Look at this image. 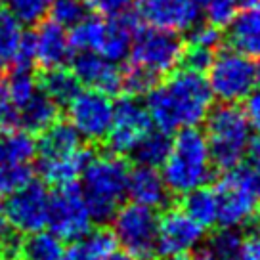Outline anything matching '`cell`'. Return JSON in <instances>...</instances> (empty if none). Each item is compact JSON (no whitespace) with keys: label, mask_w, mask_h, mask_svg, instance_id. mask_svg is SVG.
I'll list each match as a JSON object with an SVG mask.
<instances>
[{"label":"cell","mask_w":260,"mask_h":260,"mask_svg":"<svg viewBox=\"0 0 260 260\" xmlns=\"http://www.w3.org/2000/svg\"><path fill=\"white\" fill-rule=\"evenodd\" d=\"M212 57H214V50L184 42V48H182V54H180L178 59V67L180 69H186V71H193V73L203 75L209 69Z\"/></svg>","instance_id":"cell-35"},{"label":"cell","mask_w":260,"mask_h":260,"mask_svg":"<svg viewBox=\"0 0 260 260\" xmlns=\"http://www.w3.org/2000/svg\"><path fill=\"white\" fill-rule=\"evenodd\" d=\"M0 81H2V67H0Z\"/></svg>","instance_id":"cell-50"},{"label":"cell","mask_w":260,"mask_h":260,"mask_svg":"<svg viewBox=\"0 0 260 260\" xmlns=\"http://www.w3.org/2000/svg\"><path fill=\"white\" fill-rule=\"evenodd\" d=\"M182 48L184 42L180 41L176 32L140 25L132 35L128 57L132 63L142 65L157 77H162L178 67Z\"/></svg>","instance_id":"cell-8"},{"label":"cell","mask_w":260,"mask_h":260,"mask_svg":"<svg viewBox=\"0 0 260 260\" xmlns=\"http://www.w3.org/2000/svg\"><path fill=\"white\" fill-rule=\"evenodd\" d=\"M19 252L27 260H63L65 245L52 232H32L27 237H21Z\"/></svg>","instance_id":"cell-26"},{"label":"cell","mask_w":260,"mask_h":260,"mask_svg":"<svg viewBox=\"0 0 260 260\" xmlns=\"http://www.w3.org/2000/svg\"><path fill=\"white\" fill-rule=\"evenodd\" d=\"M126 195L132 199V203L144 205L149 209H159L169 203V189L165 186L161 172L140 165L130 171Z\"/></svg>","instance_id":"cell-17"},{"label":"cell","mask_w":260,"mask_h":260,"mask_svg":"<svg viewBox=\"0 0 260 260\" xmlns=\"http://www.w3.org/2000/svg\"><path fill=\"white\" fill-rule=\"evenodd\" d=\"M88 6L84 0H52L50 2V19L61 27H75L81 23L84 17H88Z\"/></svg>","instance_id":"cell-31"},{"label":"cell","mask_w":260,"mask_h":260,"mask_svg":"<svg viewBox=\"0 0 260 260\" xmlns=\"http://www.w3.org/2000/svg\"><path fill=\"white\" fill-rule=\"evenodd\" d=\"M35 142H37V153L44 161L61 159L82 147V136L65 119H56L48 128L39 132V140Z\"/></svg>","instance_id":"cell-18"},{"label":"cell","mask_w":260,"mask_h":260,"mask_svg":"<svg viewBox=\"0 0 260 260\" xmlns=\"http://www.w3.org/2000/svg\"><path fill=\"white\" fill-rule=\"evenodd\" d=\"M165 260H191V258H187V254H184V256H167Z\"/></svg>","instance_id":"cell-46"},{"label":"cell","mask_w":260,"mask_h":260,"mask_svg":"<svg viewBox=\"0 0 260 260\" xmlns=\"http://www.w3.org/2000/svg\"><path fill=\"white\" fill-rule=\"evenodd\" d=\"M203 230L182 209H167L157 222V252L162 256H184L201 243Z\"/></svg>","instance_id":"cell-13"},{"label":"cell","mask_w":260,"mask_h":260,"mask_svg":"<svg viewBox=\"0 0 260 260\" xmlns=\"http://www.w3.org/2000/svg\"><path fill=\"white\" fill-rule=\"evenodd\" d=\"M230 48L241 52L249 57H260V12L256 8L245 10L228 25Z\"/></svg>","instance_id":"cell-20"},{"label":"cell","mask_w":260,"mask_h":260,"mask_svg":"<svg viewBox=\"0 0 260 260\" xmlns=\"http://www.w3.org/2000/svg\"><path fill=\"white\" fill-rule=\"evenodd\" d=\"M214 172L203 132L195 126L180 128L162 162L161 176L169 193L182 197L191 189L207 186L214 178Z\"/></svg>","instance_id":"cell-3"},{"label":"cell","mask_w":260,"mask_h":260,"mask_svg":"<svg viewBox=\"0 0 260 260\" xmlns=\"http://www.w3.org/2000/svg\"><path fill=\"white\" fill-rule=\"evenodd\" d=\"M46 226L63 241H75L92 228V218L77 182L56 187L54 193H50Z\"/></svg>","instance_id":"cell-9"},{"label":"cell","mask_w":260,"mask_h":260,"mask_svg":"<svg viewBox=\"0 0 260 260\" xmlns=\"http://www.w3.org/2000/svg\"><path fill=\"white\" fill-rule=\"evenodd\" d=\"M104 32H106V21L102 17H84L81 23L71 27V32H69L71 50H77V52L88 50V52L98 54L102 41H104Z\"/></svg>","instance_id":"cell-28"},{"label":"cell","mask_w":260,"mask_h":260,"mask_svg":"<svg viewBox=\"0 0 260 260\" xmlns=\"http://www.w3.org/2000/svg\"><path fill=\"white\" fill-rule=\"evenodd\" d=\"M29 180H32L31 165L0 162V199H4L6 195L27 184Z\"/></svg>","instance_id":"cell-33"},{"label":"cell","mask_w":260,"mask_h":260,"mask_svg":"<svg viewBox=\"0 0 260 260\" xmlns=\"http://www.w3.org/2000/svg\"><path fill=\"white\" fill-rule=\"evenodd\" d=\"M201 10L207 16V23L224 29L237 16V2L236 0H205Z\"/></svg>","instance_id":"cell-36"},{"label":"cell","mask_w":260,"mask_h":260,"mask_svg":"<svg viewBox=\"0 0 260 260\" xmlns=\"http://www.w3.org/2000/svg\"><path fill=\"white\" fill-rule=\"evenodd\" d=\"M6 2H8V0H0V6H4V4H6Z\"/></svg>","instance_id":"cell-48"},{"label":"cell","mask_w":260,"mask_h":260,"mask_svg":"<svg viewBox=\"0 0 260 260\" xmlns=\"http://www.w3.org/2000/svg\"><path fill=\"white\" fill-rule=\"evenodd\" d=\"M172 138L169 132L159 128H151L144 138L140 140L130 151L132 161L138 162L140 167H149V169H161L167 155L171 151Z\"/></svg>","instance_id":"cell-24"},{"label":"cell","mask_w":260,"mask_h":260,"mask_svg":"<svg viewBox=\"0 0 260 260\" xmlns=\"http://www.w3.org/2000/svg\"><path fill=\"white\" fill-rule=\"evenodd\" d=\"M67 117L86 142L102 144L107 138L113 121L111 96L92 88L81 90L67 104Z\"/></svg>","instance_id":"cell-11"},{"label":"cell","mask_w":260,"mask_h":260,"mask_svg":"<svg viewBox=\"0 0 260 260\" xmlns=\"http://www.w3.org/2000/svg\"><path fill=\"white\" fill-rule=\"evenodd\" d=\"M218 201V222L224 228H239L258 218L260 167L241 161L212 187Z\"/></svg>","instance_id":"cell-5"},{"label":"cell","mask_w":260,"mask_h":260,"mask_svg":"<svg viewBox=\"0 0 260 260\" xmlns=\"http://www.w3.org/2000/svg\"><path fill=\"white\" fill-rule=\"evenodd\" d=\"M128 174L130 162L124 159V155L94 151L81 176V191L92 222L104 224L113 218L121 207L122 197L126 195Z\"/></svg>","instance_id":"cell-2"},{"label":"cell","mask_w":260,"mask_h":260,"mask_svg":"<svg viewBox=\"0 0 260 260\" xmlns=\"http://www.w3.org/2000/svg\"><path fill=\"white\" fill-rule=\"evenodd\" d=\"M52 0H8L10 12L27 25H37L48 14Z\"/></svg>","instance_id":"cell-34"},{"label":"cell","mask_w":260,"mask_h":260,"mask_svg":"<svg viewBox=\"0 0 260 260\" xmlns=\"http://www.w3.org/2000/svg\"><path fill=\"white\" fill-rule=\"evenodd\" d=\"M146 96V109L155 128L169 134L203 122L214 98L203 75L186 69L171 71Z\"/></svg>","instance_id":"cell-1"},{"label":"cell","mask_w":260,"mask_h":260,"mask_svg":"<svg viewBox=\"0 0 260 260\" xmlns=\"http://www.w3.org/2000/svg\"><path fill=\"white\" fill-rule=\"evenodd\" d=\"M117 249V241L111 230L96 228L71 241V247L65 249L63 260H107Z\"/></svg>","instance_id":"cell-22"},{"label":"cell","mask_w":260,"mask_h":260,"mask_svg":"<svg viewBox=\"0 0 260 260\" xmlns=\"http://www.w3.org/2000/svg\"><path fill=\"white\" fill-rule=\"evenodd\" d=\"M37 86L50 100H54L59 107L67 106L81 92V82H79V79L65 65L50 67V69H41L39 75H37Z\"/></svg>","instance_id":"cell-23"},{"label":"cell","mask_w":260,"mask_h":260,"mask_svg":"<svg viewBox=\"0 0 260 260\" xmlns=\"http://www.w3.org/2000/svg\"><path fill=\"white\" fill-rule=\"evenodd\" d=\"M256 82H260V63L256 65Z\"/></svg>","instance_id":"cell-47"},{"label":"cell","mask_w":260,"mask_h":260,"mask_svg":"<svg viewBox=\"0 0 260 260\" xmlns=\"http://www.w3.org/2000/svg\"><path fill=\"white\" fill-rule=\"evenodd\" d=\"M237 6H243L245 10H251V8H256L260 6V0H236Z\"/></svg>","instance_id":"cell-44"},{"label":"cell","mask_w":260,"mask_h":260,"mask_svg":"<svg viewBox=\"0 0 260 260\" xmlns=\"http://www.w3.org/2000/svg\"><path fill=\"white\" fill-rule=\"evenodd\" d=\"M209 86L212 96L226 104H237L249 96L256 84V63L234 48L214 52L209 65Z\"/></svg>","instance_id":"cell-7"},{"label":"cell","mask_w":260,"mask_h":260,"mask_svg":"<svg viewBox=\"0 0 260 260\" xmlns=\"http://www.w3.org/2000/svg\"><path fill=\"white\" fill-rule=\"evenodd\" d=\"M241 243H243V237L236 228L222 226V230L212 234V237L207 243V249L212 254H216L220 260H237Z\"/></svg>","instance_id":"cell-32"},{"label":"cell","mask_w":260,"mask_h":260,"mask_svg":"<svg viewBox=\"0 0 260 260\" xmlns=\"http://www.w3.org/2000/svg\"><path fill=\"white\" fill-rule=\"evenodd\" d=\"M237 260H260V230L243 237Z\"/></svg>","instance_id":"cell-41"},{"label":"cell","mask_w":260,"mask_h":260,"mask_svg":"<svg viewBox=\"0 0 260 260\" xmlns=\"http://www.w3.org/2000/svg\"><path fill=\"white\" fill-rule=\"evenodd\" d=\"M113 236L122 251L136 260H153L157 252L155 209L138 203L121 205L113 214Z\"/></svg>","instance_id":"cell-6"},{"label":"cell","mask_w":260,"mask_h":260,"mask_svg":"<svg viewBox=\"0 0 260 260\" xmlns=\"http://www.w3.org/2000/svg\"><path fill=\"white\" fill-rule=\"evenodd\" d=\"M245 100H247L243 107L245 117H247V121H249V124H251L252 128L258 130L260 134V90L251 92Z\"/></svg>","instance_id":"cell-40"},{"label":"cell","mask_w":260,"mask_h":260,"mask_svg":"<svg viewBox=\"0 0 260 260\" xmlns=\"http://www.w3.org/2000/svg\"><path fill=\"white\" fill-rule=\"evenodd\" d=\"M23 23L0 6V67H10L23 39Z\"/></svg>","instance_id":"cell-27"},{"label":"cell","mask_w":260,"mask_h":260,"mask_svg":"<svg viewBox=\"0 0 260 260\" xmlns=\"http://www.w3.org/2000/svg\"><path fill=\"white\" fill-rule=\"evenodd\" d=\"M121 75H122L121 92L134 98L147 94L159 82V79H161V77H157L155 73H151L149 69H146V67H142L138 63H132V61L122 67Z\"/></svg>","instance_id":"cell-30"},{"label":"cell","mask_w":260,"mask_h":260,"mask_svg":"<svg viewBox=\"0 0 260 260\" xmlns=\"http://www.w3.org/2000/svg\"><path fill=\"white\" fill-rule=\"evenodd\" d=\"M247 153H249V161L260 167V134L254 140L249 142V149H247Z\"/></svg>","instance_id":"cell-42"},{"label":"cell","mask_w":260,"mask_h":260,"mask_svg":"<svg viewBox=\"0 0 260 260\" xmlns=\"http://www.w3.org/2000/svg\"><path fill=\"white\" fill-rule=\"evenodd\" d=\"M2 82H4L10 102L16 106V109H19L39 90L37 75L32 73V69H27V67H10L6 81Z\"/></svg>","instance_id":"cell-29"},{"label":"cell","mask_w":260,"mask_h":260,"mask_svg":"<svg viewBox=\"0 0 260 260\" xmlns=\"http://www.w3.org/2000/svg\"><path fill=\"white\" fill-rule=\"evenodd\" d=\"M94 155L92 147L82 146L79 147L75 153L61 157V159H52V161H39V172H41L42 180L54 187L67 186V184H75L79 182L82 172L86 169L88 161Z\"/></svg>","instance_id":"cell-19"},{"label":"cell","mask_w":260,"mask_h":260,"mask_svg":"<svg viewBox=\"0 0 260 260\" xmlns=\"http://www.w3.org/2000/svg\"><path fill=\"white\" fill-rule=\"evenodd\" d=\"M50 191L42 182L29 180L4 197L2 212L19 234H32L46 226Z\"/></svg>","instance_id":"cell-10"},{"label":"cell","mask_w":260,"mask_h":260,"mask_svg":"<svg viewBox=\"0 0 260 260\" xmlns=\"http://www.w3.org/2000/svg\"><path fill=\"white\" fill-rule=\"evenodd\" d=\"M205 138L214 171L228 172L245 159L251 142V124L237 104L211 107L205 117Z\"/></svg>","instance_id":"cell-4"},{"label":"cell","mask_w":260,"mask_h":260,"mask_svg":"<svg viewBox=\"0 0 260 260\" xmlns=\"http://www.w3.org/2000/svg\"><path fill=\"white\" fill-rule=\"evenodd\" d=\"M12 260H27V258H19V256H16V258H12Z\"/></svg>","instance_id":"cell-49"},{"label":"cell","mask_w":260,"mask_h":260,"mask_svg":"<svg viewBox=\"0 0 260 260\" xmlns=\"http://www.w3.org/2000/svg\"><path fill=\"white\" fill-rule=\"evenodd\" d=\"M134 6L142 23L176 35L189 31L199 19L195 0H136Z\"/></svg>","instance_id":"cell-14"},{"label":"cell","mask_w":260,"mask_h":260,"mask_svg":"<svg viewBox=\"0 0 260 260\" xmlns=\"http://www.w3.org/2000/svg\"><path fill=\"white\" fill-rule=\"evenodd\" d=\"M31 35L35 44V61L41 69L65 65L73 56V50L69 44V32L56 21L42 19L35 25Z\"/></svg>","instance_id":"cell-16"},{"label":"cell","mask_w":260,"mask_h":260,"mask_svg":"<svg viewBox=\"0 0 260 260\" xmlns=\"http://www.w3.org/2000/svg\"><path fill=\"white\" fill-rule=\"evenodd\" d=\"M107 260H136V258H132L130 254H126V252H117V251H115Z\"/></svg>","instance_id":"cell-45"},{"label":"cell","mask_w":260,"mask_h":260,"mask_svg":"<svg viewBox=\"0 0 260 260\" xmlns=\"http://www.w3.org/2000/svg\"><path fill=\"white\" fill-rule=\"evenodd\" d=\"M182 211L201 228H211L218 222V201L214 189L201 186L182 195Z\"/></svg>","instance_id":"cell-25"},{"label":"cell","mask_w":260,"mask_h":260,"mask_svg":"<svg viewBox=\"0 0 260 260\" xmlns=\"http://www.w3.org/2000/svg\"><path fill=\"white\" fill-rule=\"evenodd\" d=\"M193 260H220V258L216 256V254H212V252L209 251L207 247H205V249H201V251H199L197 254H195V258H193Z\"/></svg>","instance_id":"cell-43"},{"label":"cell","mask_w":260,"mask_h":260,"mask_svg":"<svg viewBox=\"0 0 260 260\" xmlns=\"http://www.w3.org/2000/svg\"><path fill=\"white\" fill-rule=\"evenodd\" d=\"M153 128L151 117L138 98L124 94L113 104V121L107 134L109 151L128 155L140 140Z\"/></svg>","instance_id":"cell-12"},{"label":"cell","mask_w":260,"mask_h":260,"mask_svg":"<svg viewBox=\"0 0 260 260\" xmlns=\"http://www.w3.org/2000/svg\"><path fill=\"white\" fill-rule=\"evenodd\" d=\"M71 71L81 84H86L88 88L98 90L106 96H115L121 92V67H117V63L109 61L96 52L82 50L71 56Z\"/></svg>","instance_id":"cell-15"},{"label":"cell","mask_w":260,"mask_h":260,"mask_svg":"<svg viewBox=\"0 0 260 260\" xmlns=\"http://www.w3.org/2000/svg\"><path fill=\"white\" fill-rule=\"evenodd\" d=\"M59 119V106L42 90H37L23 106L17 109V124L29 134H39Z\"/></svg>","instance_id":"cell-21"},{"label":"cell","mask_w":260,"mask_h":260,"mask_svg":"<svg viewBox=\"0 0 260 260\" xmlns=\"http://www.w3.org/2000/svg\"><path fill=\"white\" fill-rule=\"evenodd\" d=\"M222 41H224L222 29H218V27H214V25H211V23H203V25L195 23L193 27H191L189 39H187L189 44H197V46L214 50V52L220 48Z\"/></svg>","instance_id":"cell-38"},{"label":"cell","mask_w":260,"mask_h":260,"mask_svg":"<svg viewBox=\"0 0 260 260\" xmlns=\"http://www.w3.org/2000/svg\"><path fill=\"white\" fill-rule=\"evenodd\" d=\"M90 12H94L98 17L113 19L132 12L136 0H84Z\"/></svg>","instance_id":"cell-37"},{"label":"cell","mask_w":260,"mask_h":260,"mask_svg":"<svg viewBox=\"0 0 260 260\" xmlns=\"http://www.w3.org/2000/svg\"><path fill=\"white\" fill-rule=\"evenodd\" d=\"M14 128H19V124H17V109L10 102L6 88H4V82L0 81V134Z\"/></svg>","instance_id":"cell-39"}]
</instances>
